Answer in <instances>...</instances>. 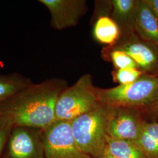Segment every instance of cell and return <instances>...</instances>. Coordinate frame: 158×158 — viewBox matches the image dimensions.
<instances>
[{
  "mask_svg": "<svg viewBox=\"0 0 158 158\" xmlns=\"http://www.w3.org/2000/svg\"><path fill=\"white\" fill-rule=\"evenodd\" d=\"M62 79L32 83L0 104V114L14 127L45 129L56 121L57 100L68 88Z\"/></svg>",
  "mask_w": 158,
  "mask_h": 158,
  "instance_id": "obj_1",
  "label": "cell"
},
{
  "mask_svg": "<svg viewBox=\"0 0 158 158\" xmlns=\"http://www.w3.org/2000/svg\"><path fill=\"white\" fill-rule=\"evenodd\" d=\"M97 90L100 104L113 108L138 109L144 113L157 96L158 76L143 74L130 84Z\"/></svg>",
  "mask_w": 158,
  "mask_h": 158,
  "instance_id": "obj_2",
  "label": "cell"
},
{
  "mask_svg": "<svg viewBox=\"0 0 158 158\" xmlns=\"http://www.w3.org/2000/svg\"><path fill=\"white\" fill-rule=\"evenodd\" d=\"M111 108L102 104L71 121L79 148L91 158L102 156L107 144V125Z\"/></svg>",
  "mask_w": 158,
  "mask_h": 158,
  "instance_id": "obj_3",
  "label": "cell"
},
{
  "mask_svg": "<svg viewBox=\"0 0 158 158\" xmlns=\"http://www.w3.org/2000/svg\"><path fill=\"white\" fill-rule=\"evenodd\" d=\"M97 89L90 74L80 77L59 96L55 108L56 120L72 121L97 107L100 102Z\"/></svg>",
  "mask_w": 158,
  "mask_h": 158,
  "instance_id": "obj_4",
  "label": "cell"
},
{
  "mask_svg": "<svg viewBox=\"0 0 158 158\" xmlns=\"http://www.w3.org/2000/svg\"><path fill=\"white\" fill-rule=\"evenodd\" d=\"M45 158H91L74 139L71 121L56 120L42 130Z\"/></svg>",
  "mask_w": 158,
  "mask_h": 158,
  "instance_id": "obj_5",
  "label": "cell"
},
{
  "mask_svg": "<svg viewBox=\"0 0 158 158\" xmlns=\"http://www.w3.org/2000/svg\"><path fill=\"white\" fill-rule=\"evenodd\" d=\"M5 158H45L42 130L14 127L6 147Z\"/></svg>",
  "mask_w": 158,
  "mask_h": 158,
  "instance_id": "obj_6",
  "label": "cell"
},
{
  "mask_svg": "<svg viewBox=\"0 0 158 158\" xmlns=\"http://www.w3.org/2000/svg\"><path fill=\"white\" fill-rule=\"evenodd\" d=\"M126 35L125 40L116 43L110 49L124 52L135 62L139 70L158 76V46L142 40L135 32Z\"/></svg>",
  "mask_w": 158,
  "mask_h": 158,
  "instance_id": "obj_7",
  "label": "cell"
},
{
  "mask_svg": "<svg viewBox=\"0 0 158 158\" xmlns=\"http://www.w3.org/2000/svg\"><path fill=\"white\" fill-rule=\"evenodd\" d=\"M141 110L111 108L107 125L108 135L123 140L135 142L141 131L143 122Z\"/></svg>",
  "mask_w": 158,
  "mask_h": 158,
  "instance_id": "obj_8",
  "label": "cell"
},
{
  "mask_svg": "<svg viewBox=\"0 0 158 158\" xmlns=\"http://www.w3.org/2000/svg\"><path fill=\"white\" fill-rule=\"evenodd\" d=\"M45 6L51 15V26L62 30L76 26L87 11L85 0H39Z\"/></svg>",
  "mask_w": 158,
  "mask_h": 158,
  "instance_id": "obj_9",
  "label": "cell"
},
{
  "mask_svg": "<svg viewBox=\"0 0 158 158\" xmlns=\"http://www.w3.org/2000/svg\"><path fill=\"white\" fill-rule=\"evenodd\" d=\"M134 29L142 40L158 46V20L145 0H136Z\"/></svg>",
  "mask_w": 158,
  "mask_h": 158,
  "instance_id": "obj_10",
  "label": "cell"
},
{
  "mask_svg": "<svg viewBox=\"0 0 158 158\" xmlns=\"http://www.w3.org/2000/svg\"><path fill=\"white\" fill-rule=\"evenodd\" d=\"M112 18L127 34L135 32L134 19L136 0H113Z\"/></svg>",
  "mask_w": 158,
  "mask_h": 158,
  "instance_id": "obj_11",
  "label": "cell"
},
{
  "mask_svg": "<svg viewBox=\"0 0 158 158\" xmlns=\"http://www.w3.org/2000/svg\"><path fill=\"white\" fill-rule=\"evenodd\" d=\"M93 34L94 39L100 44L113 46L118 42L121 31L111 17L102 15L96 20Z\"/></svg>",
  "mask_w": 158,
  "mask_h": 158,
  "instance_id": "obj_12",
  "label": "cell"
},
{
  "mask_svg": "<svg viewBox=\"0 0 158 158\" xmlns=\"http://www.w3.org/2000/svg\"><path fill=\"white\" fill-rule=\"evenodd\" d=\"M146 158H158V123L145 121L135 142Z\"/></svg>",
  "mask_w": 158,
  "mask_h": 158,
  "instance_id": "obj_13",
  "label": "cell"
},
{
  "mask_svg": "<svg viewBox=\"0 0 158 158\" xmlns=\"http://www.w3.org/2000/svg\"><path fill=\"white\" fill-rule=\"evenodd\" d=\"M103 155L116 158H146L135 142L114 139L107 136V144Z\"/></svg>",
  "mask_w": 158,
  "mask_h": 158,
  "instance_id": "obj_14",
  "label": "cell"
},
{
  "mask_svg": "<svg viewBox=\"0 0 158 158\" xmlns=\"http://www.w3.org/2000/svg\"><path fill=\"white\" fill-rule=\"evenodd\" d=\"M32 83L30 78L18 73L0 74V104Z\"/></svg>",
  "mask_w": 158,
  "mask_h": 158,
  "instance_id": "obj_15",
  "label": "cell"
},
{
  "mask_svg": "<svg viewBox=\"0 0 158 158\" xmlns=\"http://www.w3.org/2000/svg\"><path fill=\"white\" fill-rule=\"evenodd\" d=\"M143 74L145 73L138 69H121L114 72L113 79L119 85H127L134 82Z\"/></svg>",
  "mask_w": 158,
  "mask_h": 158,
  "instance_id": "obj_16",
  "label": "cell"
},
{
  "mask_svg": "<svg viewBox=\"0 0 158 158\" xmlns=\"http://www.w3.org/2000/svg\"><path fill=\"white\" fill-rule=\"evenodd\" d=\"M111 49L112 51L110 53V59L117 70L127 68L138 69L135 62L127 53L118 49Z\"/></svg>",
  "mask_w": 158,
  "mask_h": 158,
  "instance_id": "obj_17",
  "label": "cell"
},
{
  "mask_svg": "<svg viewBox=\"0 0 158 158\" xmlns=\"http://www.w3.org/2000/svg\"><path fill=\"white\" fill-rule=\"evenodd\" d=\"M13 126L2 116L0 121V155L6 148Z\"/></svg>",
  "mask_w": 158,
  "mask_h": 158,
  "instance_id": "obj_18",
  "label": "cell"
},
{
  "mask_svg": "<svg viewBox=\"0 0 158 158\" xmlns=\"http://www.w3.org/2000/svg\"><path fill=\"white\" fill-rule=\"evenodd\" d=\"M143 114L158 116V93L152 104L147 109Z\"/></svg>",
  "mask_w": 158,
  "mask_h": 158,
  "instance_id": "obj_19",
  "label": "cell"
},
{
  "mask_svg": "<svg viewBox=\"0 0 158 158\" xmlns=\"http://www.w3.org/2000/svg\"><path fill=\"white\" fill-rule=\"evenodd\" d=\"M158 20V0H145Z\"/></svg>",
  "mask_w": 158,
  "mask_h": 158,
  "instance_id": "obj_20",
  "label": "cell"
},
{
  "mask_svg": "<svg viewBox=\"0 0 158 158\" xmlns=\"http://www.w3.org/2000/svg\"><path fill=\"white\" fill-rule=\"evenodd\" d=\"M99 158H116L110 155H103L102 156Z\"/></svg>",
  "mask_w": 158,
  "mask_h": 158,
  "instance_id": "obj_21",
  "label": "cell"
},
{
  "mask_svg": "<svg viewBox=\"0 0 158 158\" xmlns=\"http://www.w3.org/2000/svg\"><path fill=\"white\" fill-rule=\"evenodd\" d=\"M2 119V115L0 114V121H1V119Z\"/></svg>",
  "mask_w": 158,
  "mask_h": 158,
  "instance_id": "obj_22",
  "label": "cell"
},
{
  "mask_svg": "<svg viewBox=\"0 0 158 158\" xmlns=\"http://www.w3.org/2000/svg\"><path fill=\"white\" fill-rule=\"evenodd\" d=\"M157 122H158V121H157Z\"/></svg>",
  "mask_w": 158,
  "mask_h": 158,
  "instance_id": "obj_23",
  "label": "cell"
}]
</instances>
